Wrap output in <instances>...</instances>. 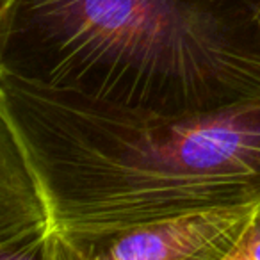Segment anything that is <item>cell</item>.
Listing matches in <instances>:
<instances>
[{"mask_svg": "<svg viewBox=\"0 0 260 260\" xmlns=\"http://www.w3.org/2000/svg\"><path fill=\"white\" fill-rule=\"evenodd\" d=\"M0 123L43 187L55 232L260 202V104L166 118L0 73Z\"/></svg>", "mask_w": 260, "mask_h": 260, "instance_id": "1", "label": "cell"}, {"mask_svg": "<svg viewBox=\"0 0 260 260\" xmlns=\"http://www.w3.org/2000/svg\"><path fill=\"white\" fill-rule=\"evenodd\" d=\"M0 73L166 118L260 104V0H0Z\"/></svg>", "mask_w": 260, "mask_h": 260, "instance_id": "2", "label": "cell"}, {"mask_svg": "<svg viewBox=\"0 0 260 260\" xmlns=\"http://www.w3.org/2000/svg\"><path fill=\"white\" fill-rule=\"evenodd\" d=\"M255 205L214 207L118 230L55 232L48 260H226Z\"/></svg>", "mask_w": 260, "mask_h": 260, "instance_id": "3", "label": "cell"}, {"mask_svg": "<svg viewBox=\"0 0 260 260\" xmlns=\"http://www.w3.org/2000/svg\"><path fill=\"white\" fill-rule=\"evenodd\" d=\"M55 224L43 187L0 125V260H48Z\"/></svg>", "mask_w": 260, "mask_h": 260, "instance_id": "4", "label": "cell"}, {"mask_svg": "<svg viewBox=\"0 0 260 260\" xmlns=\"http://www.w3.org/2000/svg\"><path fill=\"white\" fill-rule=\"evenodd\" d=\"M226 260H260V202L255 205L239 241Z\"/></svg>", "mask_w": 260, "mask_h": 260, "instance_id": "5", "label": "cell"}]
</instances>
